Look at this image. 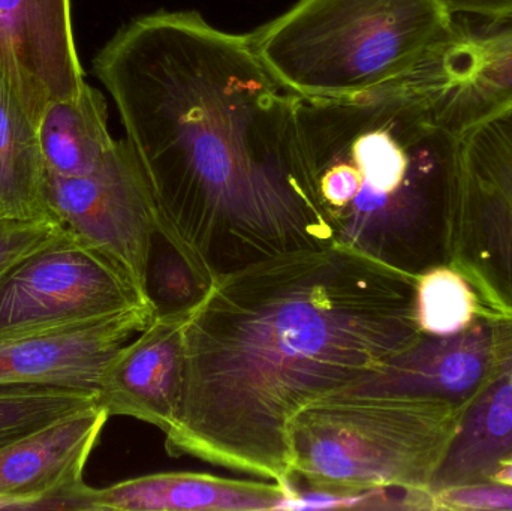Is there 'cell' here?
<instances>
[{"mask_svg": "<svg viewBox=\"0 0 512 511\" xmlns=\"http://www.w3.org/2000/svg\"><path fill=\"white\" fill-rule=\"evenodd\" d=\"M0 75L29 119L86 86L71 0H0Z\"/></svg>", "mask_w": 512, "mask_h": 511, "instance_id": "12", "label": "cell"}, {"mask_svg": "<svg viewBox=\"0 0 512 511\" xmlns=\"http://www.w3.org/2000/svg\"><path fill=\"white\" fill-rule=\"evenodd\" d=\"M47 201L56 222L116 264L146 299L156 225L149 191L128 140H116L86 176L48 173Z\"/></svg>", "mask_w": 512, "mask_h": 511, "instance_id": "8", "label": "cell"}, {"mask_svg": "<svg viewBox=\"0 0 512 511\" xmlns=\"http://www.w3.org/2000/svg\"><path fill=\"white\" fill-rule=\"evenodd\" d=\"M439 511H512V486L483 482L435 492Z\"/></svg>", "mask_w": 512, "mask_h": 511, "instance_id": "23", "label": "cell"}, {"mask_svg": "<svg viewBox=\"0 0 512 511\" xmlns=\"http://www.w3.org/2000/svg\"><path fill=\"white\" fill-rule=\"evenodd\" d=\"M486 306L468 279L450 264L417 278V323L424 335L451 336L474 326Z\"/></svg>", "mask_w": 512, "mask_h": 511, "instance_id": "19", "label": "cell"}, {"mask_svg": "<svg viewBox=\"0 0 512 511\" xmlns=\"http://www.w3.org/2000/svg\"><path fill=\"white\" fill-rule=\"evenodd\" d=\"M454 14L472 17L512 15V0H444Z\"/></svg>", "mask_w": 512, "mask_h": 511, "instance_id": "24", "label": "cell"}, {"mask_svg": "<svg viewBox=\"0 0 512 511\" xmlns=\"http://www.w3.org/2000/svg\"><path fill=\"white\" fill-rule=\"evenodd\" d=\"M450 405L340 393L313 402L289 426L291 482L351 497L382 486H426L457 425Z\"/></svg>", "mask_w": 512, "mask_h": 511, "instance_id": "5", "label": "cell"}, {"mask_svg": "<svg viewBox=\"0 0 512 511\" xmlns=\"http://www.w3.org/2000/svg\"><path fill=\"white\" fill-rule=\"evenodd\" d=\"M99 402L98 395L57 387H0V447Z\"/></svg>", "mask_w": 512, "mask_h": 511, "instance_id": "20", "label": "cell"}, {"mask_svg": "<svg viewBox=\"0 0 512 511\" xmlns=\"http://www.w3.org/2000/svg\"><path fill=\"white\" fill-rule=\"evenodd\" d=\"M415 80L441 122L460 137L512 110V15L456 21Z\"/></svg>", "mask_w": 512, "mask_h": 511, "instance_id": "10", "label": "cell"}, {"mask_svg": "<svg viewBox=\"0 0 512 511\" xmlns=\"http://www.w3.org/2000/svg\"><path fill=\"white\" fill-rule=\"evenodd\" d=\"M104 95L86 84L74 98L54 99L39 117L38 137L48 173L80 177L92 173L114 144Z\"/></svg>", "mask_w": 512, "mask_h": 511, "instance_id": "17", "label": "cell"}, {"mask_svg": "<svg viewBox=\"0 0 512 511\" xmlns=\"http://www.w3.org/2000/svg\"><path fill=\"white\" fill-rule=\"evenodd\" d=\"M291 482H252L198 473H159L96 489L87 485L86 511L280 510Z\"/></svg>", "mask_w": 512, "mask_h": 511, "instance_id": "15", "label": "cell"}, {"mask_svg": "<svg viewBox=\"0 0 512 511\" xmlns=\"http://www.w3.org/2000/svg\"><path fill=\"white\" fill-rule=\"evenodd\" d=\"M191 308L156 315L123 345L102 375L99 404L110 416L150 423L164 434L179 416L185 384L186 329Z\"/></svg>", "mask_w": 512, "mask_h": 511, "instance_id": "14", "label": "cell"}, {"mask_svg": "<svg viewBox=\"0 0 512 511\" xmlns=\"http://www.w3.org/2000/svg\"><path fill=\"white\" fill-rule=\"evenodd\" d=\"M301 152L336 242L418 276L450 264L462 137L408 80L297 99Z\"/></svg>", "mask_w": 512, "mask_h": 511, "instance_id": "3", "label": "cell"}, {"mask_svg": "<svg viewBox=\"0 0 512 511\" xmlns=\"http://www.w3.org/2000/svg\"><path fill=\"white\" fill-rule=\"evenodd\" d=\"M158 236V234H156ZM162 248L153 242L149 267L150 297L159 314L191 308L206 294V288L195 278L186 261L162 239Z\"/></svg>", "mask_w": 512, "mask_h": 511, "instance_id": "21", "label": "cell"}, {"mask_svg": "<svg viewBox=\"0 0 512 511\" xmlns=\"http://www.w3.org/2000/svg\"><path fill=\"white\" fill-rule=\"evenodd\" d=\"M512 459V317L502 323L501 356L489 383L463 408L447 452L429 482L433 492L486 482Z\"/></svg>", "mask_w": 512, "mask_h": 511, "instance_id": "16", "label": "cell"}, {"mask_svg": "<svg viewBox=\"0 0 512 511\" xmlns=\"http://www.w3.org/2000/svg\"><path fill=\"white\" fill-rule=\"evenodd\" d=\"M415 297V276L337 242L221 276L186 329L165 449L291 482L294 417L411 347L421 336Z\"/></svg>", "mask_w": 512, "mask_h": 511, "instance_id": "2", "label": "cell"}, {"mask_svg": "<svg viewBox=\"0 0 512 511\" xmlns=\"http://www.w3.org/2000/svg\"><path fill=\"white\" fill-rule=\"evenodd\" d=\"M47 177L38 129L0 75V216L56 222Z\"/></svg>", "mask_w": 512, "mask_h": 511, "instance_id": "18", "label": "cell"}, {"mask_svg": "<svg viewBox=\"0 0 512 511\" xmlns=\"http://www.w3.org/2000/svg\"><path fill=\"white\" fill-rule=\"evenodd\" d=\"M155 303L93 320L0 333V387L36 386L98 395L117 351L158 315Z\"/></svg>", "mask_w": 512, "mask_h": 511, "instance_id": "9", "label": "cell"}, {"mask_svg": "<svg viewBox=\"0 0 512 511\" xmlns=\"http://www.w3.org/2000/svg\"><path fill=\"white\" fill-rule=\"evenodd\" d=\"M110 417L96 402L0 447L6 510L84 511V468Z\"/></svg>", "mask_w": 512, "mask_h": 511, "instance_id": "13", "label": "cell"}, {"mask_svg": "<svg viewBox=\"0 0 512 511\" xmlns=\"http://www.w3.org/2000/svg\"><path fill=\"white\" fill-rule=\"evenodd\" d=\"M486 482L512 486V459L499 462V464L493 468V471L489 474V477H487Z\"/></svg>", "mask_w": 512, "mask_h": 511, "instance_id": "25", "label": "cell"}, {"mask_svg": "<svg viewBox=\"0 0 512 511\" xmlns=\"http://www.w3.org/2000/svg\"><path fill=\"white\" fill-rule=\"evenodd\" d=\"M51 221H20L0 216V275L62 231Z\"/></svg>", "mask_w": 512, "mask_h": 511, "instance_id": "22", "label": "cell"}, {"mask_svg": "<svg viewBox=\"0 0 512 511\" xmlns=\"http://www.w3.org/2000/svg\"><path fill=\"white\" fill-rule=\"evenodd\" d=\"M155 303L107 257L62 228L0 275V333L93 320Z\"/></svg>", "mask_w": 512, "mask_h": 511, "instance_id": "7", "label": "cell"}, {"mask_svg": "<svg viewBox=\"0 0 512 511\" xmlns=\"http://www.w3.org/2000/svg\"><path fill=\"white\" fill-rule=\"evenodd\" d=\"M454 26L444 0H300L251 39L289 92L340 99L411 80Z\"/></svg>", "mask_w": 512, "mask_h": 511, "instance_id": "4", "label": "cell"}, {"mask_svg": "<svg viewBox=\"0 0 512 511\" xmlns=\"http://www.w3.org/2000/svg\"><path fill=\"white\" fill-rule=\"evenodd\" d=\"M501 314L484 308L474 326L451 336L421 333L348 392L439 402L462 411L498 368ZM340 395V393H339Z\"/></svg>", "mask_w": 512, "mask_h": 511, "instance_id": "11", "label": "cell"}, {"mask_svg": "<svg viewBox=\"0 0 512 511\" xmlns=\"http://www.w3.org/2000/svg\"><path fill=\"white\" fill-rule=\"evenodd\" d=\"M119 111L161 236L206 290L336 233L301 152L297 99L251 35L197 12L135 18L93 59Z\"/></svg>", "mask_w": 512, "mask_h": 511, "instance_id": "1", "label": "cell"}, {"mask_svg": "<svg viewBox=\"0 0 512 511\" xmlns=\"http://www.w3.org/2000/svg\"><path fill=\"white\" fill-rule=\"evenodd\" d=\"M450 266L512 317V110L462 135Z\"/></svg>", "mask_w": 512, "mask_h": 511, "instance_id": "6", "label": "cell"}]
</instances>
